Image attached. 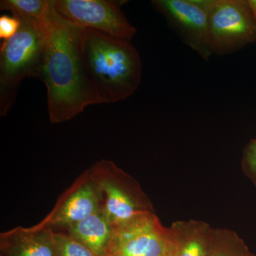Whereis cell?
Listing matches in <instances>:
<instances>
[{"label": "cell", "instance_id": "cell-13", "mask_svg": "<svg viewBox=\"0 0 256 256\" xmlns=\"http://www.w3.org/2000/svg\"><path fill=\"white\" fill-rule=\"evenodd\" d=\"M0 9L18 18L48 22L54 11L52 0H2Z\"/></svg>", "mask_w": 256, "mask_h": 256}, {"label": "cell", "instance_id": "cell-3", "mask_svg": "<svg viewBox=\"0 0 256 256\" xmlns=\"http://www.w3.org/2000/svg\"><path fill=\"white\" fill-rule=\"evenodd\" d=\"M18 20L21 26L18 33L3 41L0 48L1 116H6L14 105L18 86L24 79L41 78L44 60L50 20L43 23Z\"/></svg>", "mask_w": 256, "mask_h": 256}, {"label": "cell", "instance_id": "cell-8", "mask_svg": "<svg viewBox=\"0 0 256 256\" xmlns=\"http://www.w3.org/2000/svg\"><path fill=\"white\" fill-rule=\"evenodd\" d=\"M98 182L102 194V210L114 228L153 212L146 194L129 176L102 178Z\"/></svg>", "mask_w": 256, "mask_h": 256}, {"label": "cell", "instance_id": "cell-2", "mask_svg": "<svg viewBox=\"0 0 256 256\" xmlns=\"http://www.w3.org/2000/svg\"><path fill=\"white\" fill-rule=\"evenodd\" d=\"M82 48L88 78L101 104L126 100L137 92L142 60L130 42L84 30Z\"/></svg>", "mask_w": 256, "mask_h": 256}, {"label": "cell", "instance_id": "cell-5", "mask_svg": "<svg viewBox=\"0 0 256 256\" xmlns=\"http://www.w3.org/2000/svg\"><path fill=\"white\" fill-rule=\"evenodd\" d=\"M60 16L84 30L132 42L137 30L131 24L117 2L108 0H52Z\"/></svg>", "mask_w": 256, "mask_h": 256}, {"label": "cell", "instance_id": "cell-16", "mask_svg": "<svg viewBox=\"0 0 256 256\" xmlns=\"http://www.w3.org/2000/svg\"><path fill=\"white\" fill-rule=\"evenodd\" d=\"M242 170L256 188V139L252 140L244 148Z\"/></svg>", "mask_w": 256, "mask_h": 256}, {"label": "cell", "instance_id": "cell-4", "mask_svg": "<svg viewBox=\"0 0 256 256\" xmlns=\"http://www.w3.org/2000/svg\"><path fill=\"white\" fill-rule=\"evenodd\" d=\"M208 14L214 55L232 54L256 42V22L248 0H214Z\"/></svg>", "mask_w": 256, "mask_h": 256}, {"label": "cell", "instance_id": "cell-20", "mask_svg": "<svg viewBox=\"0 0 256 256\" xmlns=\"http://www.w3.org/2000/svg\"><path fill=\"white\" fill-rule=\"evenodd\" d=\"M1 256H5L4 255H3L2 254H1Z\"/></svg>", "mask_w": 256, "mask_h": 256}, {"label": "cell", "instance_id": "cell-14", "mask_svg": "<svg viewBox=\"0 0 256 256\" xmlns=\"http://www.w3.org/2000/svg\"><path fill=\"white\" fill-rule=\"evenodd\" d=\"M252 252L236 232L214 228L208 256H252Z\"/></svg>", "mask_w": 256, "mask_h": 256}, {"label": "cell", "instance_id": "cell-9", "mask_svg": "<svg viewBox=\"0 0 256 256\" xmlns=\"http://www.w3.org/2000/svg\"><path fill=\"white\" fill-rule=\"evenodd\" d=\"M213 229L203 220H178L165 230L164 256H208Z\"/></svg>", "mask_w": 256, "mask_h": 256}, {"label": "cell", "instance_id": "cell-15", "mask_svg": "<svg viewBox=\"0 0 256 256\" xmlns=\"http://www.w3.org/2000/svg\"><path fill=\"white\" fill-rule=\"evenodd\" d=\"M54 238L58 256H98L68 234L54 233Z\"/></svg>", "mask_w": 256, "mask_h": 256}, {"label": "cell", "instance_id": "cell-6", "mask_svg": "<svg viewBox=\"0 0 256 256\" xmlns=\"http://www.w3.org/2000/svg\"><path fill=\"white\" fill-rule=\"evenodd\" d=\"M153 8L162 15L184 43L208 62L210 46L208 14L193 0H153Z\"/></svg>", "mask_w": 256, "mask_h": 256}, {"label": "cell", "instance_id": "cell-1", "mask_svg": "<svg viewBox=\"0 0 256 256\" xmlns=\"http://www.w3.org/2000/svg\"><path fill=\"white\" fill-rule=\"evenodd\" d=\"M82 31L54 9L48 22L40 78L46 86L48 116L53 124L66 122L88 106L101 104L86 72Z\"/></svg>", "mask_w": 256, "mask_h": 256}, {"label": "cell", "instance_id": "cell-18", "mask_svg": "<svg viewBox=\"0 0 256 256\" xmlns=\"http://www.w3.org/2000/svg\"><path fill=\"white\" fill-rule=\"evenodd\" d=\"M248 3L252 8V12L256 22V0H248Z\"/></svg>", "mask_w": 256, "mask_h": 256}, {"label": "cell", "instance_id": "cell-7", "mask_svg": "<svg viewBox=\"0 0 256 256\" xmlns=\"http://www.w3.org/2000/svg\"><path fill=\"white\" fill-rule=\"evenodd\" d=\"M165 230L154 212L114 228L108 256H164Z\"/></svg>", "mask_w": 256, "mask_h": 256}, {"label": "cell", "instance_id": "cell-19", "mask_svg": "<svg viewBox=\"0 0 256 256\" xmlns=\"http://www.w3.org/2000/svg\"><path fill=\"white\" fill-rule=\"evenodd\" d=\"M252 256H256L255 255V254H252Z\"/></svg>", "mask_w": 256, "mask_h": 256}, {"label": "cell", "instance_id": "cell-11", "mask_svg": "<svg viewBox=\"0 0 256 256\" xmlns=\"http://www.w3.org/2000/svg\"><path fill=\"white\" fill-rule=\"evenodd\" d=\"M54 235L50 226L16 229L2 236V254L5 256H58Z\"/></svg>", "mask_w": 256, "mask_h": 256}, {"label": "cell", "instance_id": "cell-12", "mask_svg": "<svg viewBox=\"0 0 256 256\" xmlns=\"http://www.w3.org/2000/svg\"><path fill=\"white\" fill-rule=\"evenodd\" d=\"M68 234L98 256H108L114 233L102 208L86 220L69 226Z\"/></svg>", "mask_w": 256, "mask_h": 256}, {"label": "cell", "instance_id": "cell-10", "mask_svg": "<svg viewBox=\"0 0 256 256\" xmlns=\"http://www.w3.org/2000/svg\"><path fill=\"white\" fill-rule=\"evenodd\" d=\"M102 208V194L98 181L85 182L72 192L48 220L50 225L68 228Z\"/></svg>", "mask_w": 256, "mask_h": 256}, {"label": "cell", "instance_id": "cell-17", "mask_svg": "<svg viewBox=\"0 0 256 256\" xmlns=\"http://www.w3.org/2000/svg\"><path fill=\"white\" fill-rule=\"evenodd\" d=\"M21 26V21L14 16L3 15L0 18V38L8 40L14 36Z\"/></svg>", "mask_w": 256, "mask_h": 256}]
</instances>
